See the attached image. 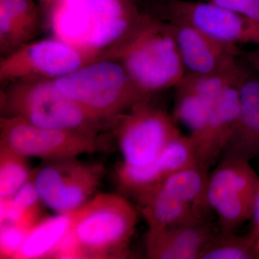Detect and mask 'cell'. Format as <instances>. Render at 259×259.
I'll return each mask as SVG.
<instances>
[{
  "mask_svg": "<svg viewBox=\"0 0 259 259\" xmlns=\"http://www.w3.org/2000/svg\"><path fill=\"white\" fill-rule=\"evenodd\" d=\"M138 218L137 209L123 196L96 194L71 213V231L83 258H125Z\"/></svg>",
  "mask_w": 259,
  "mask_h": 259,
  "instance_id": "1",
  "label": "cell"
},
{
  "mask_svg": "<svg viewBox=\"0 0 259 259\" xmlns=\"http://www.w3.org/2000/svg\"><path fill=\"white\" fill-rule=\"evenodd\" d=\"M124 67L143 95L175 88L186 74L171 24L144 15L123 51Z\"/></svg>",
  "mask_w": 259,
  "mask_h": 259,
  "instance_id": "2",
  "label": "cell"
},
{
  "mask_svg": "<svg viewBox=\"0 0 259 259\" xmlns=\"http://www.w3.org/2000/svg\"><path fill=\"white\" fill-rule=\"evenodd\" d=\"M56 86L95 118L116 115L146 100L124 66L102 61L56 80Z\"/></svg>",
  "mask_w": 259,
  "mask_h": 259,
  "instance_id": "3",
  "label": "cell"
},
{
  "mask_svg": "<svg viewBox=\"0 0 259 259\" xmlns=\"http://www.w3.org/2000/svg\"><path fill=\"white\" fill-rule=\"evenodd\" d=\"M156 17L188 25L225 44L259 46V25L231 10L204 0H148Z\"/></svg>",
  "mask_w": 259,
  "mask_h": 259,
  "instance_id": "4",
  "label": "cell"
},
{
  "mask_svg": "<svg viewBox=\"0 0 259 259\" xmlns=\"http://www.w3.org/2000/svg\"><path fill=\"white\" fill-rule=\"evenodd\" d=\"M103 168L77 158L44 161L32 171L42 204L56 214H71L94 197Z\"/></svg>",
  "mask_w": 259,
  "mask_h": 259,
  "instance_id": "5",
  "label": "cell"
},
{
  "mask_svg": "<svg viewBox=\"0 0 259 259\" xmlns=\"http://www.w3.org/2000/svg\"><path fill=\"white\" fill-rule=\"evenodd\" d=\"M97 134L82 131L45 128L18 117L2 119L1 142L25 157L44 161L77 158L102 147Z\"/></svg>",
  "mask_w": 259,
  "mask_h": 259,
  "instance_id": "6",
  "label": "cell"
},
{
  "mask_svg": "<svg viewBox=\"0 0 259 259\" xmlns=\"http://www.w3.org/2000/svg\"><path fill=\"white\" fill-rule=\"evenodd\" d=\"M8 115L45 128L97 134L98 119L66 97L55 83H40L8 98Z\"/></svg>",
  "mask_w": 259,
  "mask_h": 259,
  "instance_id": "7",
  "label": "cell"
},
{
  "mask_svg": "<svg viewBox=\"0 0 259 259\" xmlns=\"http://www.w3.org/2000/svg\"><path fill=\"white\" fill-rule=\"evenodd\" d=\"M173 115L144 100L123 117L117 141L124 163L142 166L154 161L165 147L182 136Z\"/></svg>",
  "mask_w": 259,
  "mask_h": 259,
  "instance_id": "8",
  "label": "cell"
},
{
  "mask_svg": "<svg viewBox=\"0 0 259 259\" xmlns=\"http://www.w3.org/2000/svg\"><path fill=\"white\" fill-rule=\"evenodd\" d=\"M239 112L236 86L227 89L198 128L189 135L199 164L210 168L219 161L233 137Z\"/></svg>",
  "mask_w": 259,
  "mask_h": 259,
  "instance_id": "9",
  "label": "cell"
},
{
  "mask_svg": "<svg viewBox=\"0 0 259 259\" xmlns=\"http://www.w3.org/2000/svg\"><path fill=\"white\" fill-rule=\"evenodd\" d=\"M241 66L240 56L210 74H185L175 88L177 113L188 120H203L218 97L236 85Z\"/></svg>",
  "mask_w": 259,
  "mask_h": 259,
  "instance_id": "10",
  "label": "cell"
},
{
  "mask_svg": "<svg viewBox=\"0 0 259 259\" xmlns=\"http://www.w3.org/2000/svg\"><path fill=\"white\" fill-rule=\"evenodd\" d=\"M236 86L239 96L238 120L221 158L250 161L259 158V76L243 59Z\"/></svg>",
  "mask_w": 259,
  "mask_h": 259,
  "instance_id": "11",
  "label": "cell"
},
{
  "mask_svg": "<svg viewBox=\"0 0 259 259\" xmlns=\"http://www.w3.org/2000/svg\"><path fill=\"white\" fill-rule=\"evenodd\" d=\"M170 24L186 74H210L241 56L238 46L218 41L188 25Z\"/></svg>",
  "mask_w": 259,
  "mask_h": 259,
  "instance_id": "12",
  "label": "cell"
},
{
  "mask_svg": "<svg viewBox=\"0 0 259 259\" xmlns=\"http://www.w3.org/2000/svg\"><path fill=\"white\" fill-rule=\"evenodd\" d=\"M216 232L208 218L159 230H148L146 250L153 259H199Z\"/></svg>",
  "mask_w": 259,
  "mask_h": 259,
  "instance_id": "13",
  "label": "cell"
},
{
  "mask_svg": "<svg viewBox=\"0 0 259 259\" xmlns=\"http://www.w3.org/2000/svg\"><path fill=\"white\" fill-rule=\"evenodd\" d=\"M259 177L250 161L223 158L209 174L207 201L211 211L223 201L236 194L258 192Z\"/></svg>",
  "mask_w": 259,
  "mask_h": 259,
  "instance_id": "14",
  "label": "cell"
},
{
  "mask_svg": "<svg viewBox=\"0 0 259 259\" xmlns=\"http://www.w3.org/2000/svg\"><path fill=\"white\" fill-rule=\"evenodd\" d=\"M138 202L148 230L164 229L208 218L190 204L166 194L158 187Z\"/></svg>",
  "mask_w": 259,
  "mask_h": 259,
  "instance_id": "15",
  "label": "cell"
},
{
  "mask_svg": "<svg viewBox=\"0 0 259 259\" xmlns=\"http://www.w3.org/2000/svg\"><path fill=\"white\" fill-rule=\"evenodd\" d=\"M209 170L196 163L169 175L158 187L207 216L211 211L207 201Z\"/></svg>",
  "mask_w": 259,
  "mask_h": 259,
  "instance_id": "16",
  "label": "cell"
},
{
  "mask_svg": "<svg viewBox=\"0 0 259 259\" xmlns=\"http://www.w3.org/2000/svg\"><path fill=\"white\" fill-rule=\"evenodd\" d=\"M27 58L32 69L42 74L60 78L79 69L81 57L77 51L64 42L44 40L28 48Z\"/></svg>",
  "mask_w": 259,
  "mask_h": 259,
  "instance_id": "17",
  "label": "cell"
},
{
  "mask_svg": "<svg viewBox=\"0 0 259 259\" xmlns=\"http://www.w3.org/2000/svg\"><path fill=\"white\" fill-rule=\"evenodd\" d=\"M71 214H56L40 220L29 230L17 258L52 256L58 245L69 233Z\"/></svg>",
  "mask_w": 259,
  "mask_h": 259,
  "instance_id": "18",
  "label": "cell"
},
{
  "mask_svg": "<svg viewBox=\"0 0 259 259\" xmlns=\"http://www.w3.org/2000/svg\"><path fill=\"white\" fill-rule=\"evenodd\" d=\"M1 200V224H14L30 230L40 221L42 204L31 177L11 197Z\"/></svg>",
  "mask_w": 259,
  "mask_h": 259,
  "instance_id": "19",
  "label": "cell"
},
{
  "mask_svg": "<svg viewBox=\"0 0 259 259\" xmlns=\"http://www.w3.org/2000/svg\"><path fill=\"white\" fill-rule=\"evenodd\" d=\"M167 177L156 158L142 166L122 162L116 169V180L121 190L137 200L156 189Z\"/></svg>",
  "mask_w": 259,
  "mask_h": 259,
  "instance_id": "20",
  "label": "cell"
},
{
  "mask_svg": "<svg viewBox=\"0 0 259 259\" xmlns=\"http://www.w3.org/2000/svg\"><path fill=\"white\" fill-rule=\"evenodd\" d=\"M199 259H259L256 238L251 233L239 236L235 232H217L204 245Z\"/></svg>",
  "mask_w": 259,
  "mask_h": 259,
  "instance_id": "21",
  "label": "cell"
},
{
  "mask_svg": "<svg viewBox=\"0 0 259 259\" xmlns=\"http://www.w3.org/2000/svg\"><path fill=\"white\" fill-rule=\"evenodd\" d=\"M27 158L0 144V199L11 198L30 179Z\"/></svg>",
  "mask_w": 259,
  "mask_h": 259,
  "instance_id": "22",
  "label": "cell"
},
{
  "mask_svg": "<svg viewBox=\"0 0 259 259\" xmlns=\"http://www.w3.org/2000/svg\"><path fill=\"white\" fill-rule=\"evenodd\" d=\"M257 192L241 193L228 197L214 209L220 231L235 232L253 215Z\"/></svg>",
  "mask_w": 259,
  "mask_h": 259,
  "instance_id": "23",
  "label": "cell"
},
{
  "mask_svg": "<svg viewBox=\"0 0 259 259\" xmlns=\"http://www.w3.org/2000/svg\"><path fill=\"white\" fill-rule=\"evenodd\" d=\"M143 15L136 10L123 16L97 19L94 20L85 42L91 47H103L117 40L129 30L133 23H139Z\"/></svg>",
  "mask_w": 259,
  "mask_h": 259,
  "instance_id": "24",
  "label": "cell"
},
{
  "mask_svg": "<svg viewBox=\"0 0 259 259\" xmlns=\"http://www.w3.org/2000/svg\"><path fill=\"white\" fill-rule=\"evenodd\" d=\"M59 8L55 19L56 30L61 37L69 40H86L93 28L89 13L69 9L58 1Z\"/></svg>",
  "mask_w": 259,
  "mask_h": 259,
  "instance_id": "25",
  "label": "cell"
},
{
  "mask_svg": "<svg viewBox=\"0 0 259 259\" xmlns=\"http://www.w3.org/2000/svg\"><path fill=\"white\" fill-rule=\"evenodd\" d=\"M35 14L31 0H0V32L2 37L14 31L15 24L31 20Z\"/></svg>",
  "mask_w": 259,
  "mask_h": 259,
  "instance_id": "26",
  "label": "cell"
},
{
  "mask_svg": "<svg viewBox=\"0 0 259 259\" xmlns=\"http://www.w3.org/2000/svg\"><path fill=\"white\" fill-rule=\"evenodd\" d=\"M29 230L14 224H1L0 255L2 258H17Z\"/></svg>",
  "mask_w": 259,
  "mask_h": 259,
  "instance_id": "27",
  "label": "cell"
},
{
  "mask_svg": "<svg viewBox=\"0 0 259 259\" xmlns=\"http://www.w3.org/2000/svg\"><path fill=\"white\" fill-rule=\"evenodd\" d=\"M231 10L259 25V0H204Z\"/></svg>",
  "mask_w": 259,
  "mask_h": 259,
  "instance_id": "28",
  "label": "cell"
},
{
  "mask_svg": "<svg viewBox=\"0 0 259 259\" xmlns=\"http://www.w3.org/2000/svg\"><path fill=\"white\" fill-rule=\"evenodd\" d=\"M253 50H242L241 56L247 64L259 76V46Z\"/></svg>",
  "mask_w": 259,
  "mask_h": 259,
  "instance_id": "29",
  "label": "cell"
},
{
  "mask_svg": "<svg viewBox=\"0 0 259 259\" xmlns=\"http://www.w3.org/2000/svg\"><path fill=\"white\" fill-rule=\"evenodd\" d=\"M252 220V228L250 233L254 235L255 238L259 236V187L255 197L254 209H253Z\"/></svg>",
  "mask_w": 259,
  "mask_h": 259,
  "instance_id": "30",
  "label": "cell"
},
{
  "mask_svg": "<svg viewBox=\"0 0 259 259\" xmlns=\"http://www.w3.org/2000/svg\"><path fill=\"white\" fill-rule=\"evenodd\" d=\"M257 250L259 254V236L257 238Z\"/></svg>",
  "mask_w": 259,
  "mask_h": 259,
  "instance_id": "31",
  "label": "cell"
},
{
  "mask_svg": "<svg viewBox=\"0 0 259 259\" xmlns=\"http://www.w3.org/2000/svg\"><path fill=\"white\" fill-rule=\"evenodd\" d=\"M42 1H44V3H49L50 0H42Z\"/></svg>",
  "mask_w": 259,
  "mask_h": 259,
  "instance_id": "32",
  "label": "cell"
},
{
  "mask_svg": "<svg viewBox=\"0 0 259 259\" xmlns=\"http://www.w3.org/2000/svg\"><path fill=\"white\" fill-rule=\"evenodd\" d=\"M59 1V0H50V2H57Z\"/></svg>",
  "mask_w": 259,
  "mask_h": 259,
  "instance_id": "33",
  "label": "cell"
}]
</instances>
